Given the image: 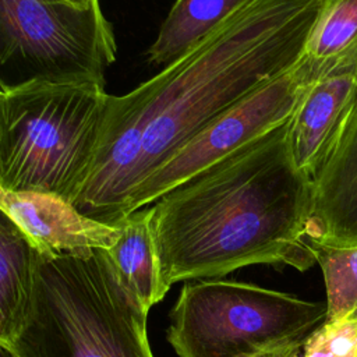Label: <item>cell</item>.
Wrapping results in <instances>:
<instances>
[{
	"instance_id": "1",
	"label": "cell",
	"mask_w": 357,
	"mask_h": 357,
	"mask_svg": "<svg viewBox=\"0 0 357 357\" xmlns=\"http://www.w3.org/2000/svg\"><path fill=\"white\" fill-rule=\"evenodd\" d=\"M324 0H255L124 95H109L91 174L74 201L117 226L134 190L234 103L304 56Z\"/></svg>"
},
{
	"instance_id": "2",
	"label": "cell",
	"mask_w": 357,
	"mask_h": 357,
	"mask_svg": "<svg viewBox=\"0 0 357 357\" xmlns=\"http://www.w3.org/2000/svg\"><path fill=\"white\" fill-rule=\"evenodd\" d=\"M312 181L287 145V123L173 188L152 206L163 296L183 280L250 265L317 264L307 238Z\"/></svg>"
},
{
	"instance_id": "3",
	"label": "cell",
	"mask_w": 357,
	"mask_h": 357,
	"mask_svg": "<svg viewBox=\"0 0 357 357\" xmlns=\"http://www.w3.org/2000/svg\"><path fill=\"white\" fill-rule=\"evenodd\" d=\"M148 312L107 250L40 255L25 319L0 347L13 357H153Z\"/></svg>"
},
{
	"instance_id": "4",
	"label": "cell",
	"mask_w": 357,
	"mask_h": 357,
	"mask_svg": "<svg viewBox=\"0 0 357 357\" xmlns=\"http://www.w3.org/2000/svg\"><path fill=\"white\" fill-rule=\"evenodd\" d=\"M107 100L103 82L0 84V188L74 204L95 163Z\"/></svg>"
},
{
	"instance_id": "5",
	"label": "cell",
	"mask_w": 357,
	"mask_h": 357,
	"mask_svg": "<svg viewBox=\"0 0 357 357\" xmlns=\"http://www.w3.org/2000/svg\"><path fill=\"white\" fill-rule=\"evenodd\" d=\"M166 339L178 357H250L307 342L326 304L227 279L188 280L169 314Z\"/></svg>"
},
{
	"instance_id": "6",
	"label": "cell",
	"mask_w": 357,
	"mask_h": 357,
	"mask_svg": "<svg viewBox=\"0 0 357 357\" xmlns=\"http://www.w3.org/2000/svg\"><path fill=\"white\" fill-rule=\"evenodd\" d=\"M117 45L100 1L0 0V84L103 82Z\"/></svg>"
},
{
	"instance_id": "7",
	"label": "cell",
	"mask_w": 357,
	"mask_h": 357,
	"mask_svg": "<svg viewBox=\"0 0 357 357\" xmlns=\"http://www.w3.org/2000/svg\"><path fill=\"white\" fill-rule=\"evenodd\" d=\"M315 81L317 77L303 56L291 70L220 113L134 190L127 202L126 218L286 124Z\"/></svg>"
},
{
	"instance_id": "8",
	"label": "cell",
	"mask_w": 357,
	"mask_h": 357,
	"mask_svg": "<svg viewBox=\"0 0 357 357\" xmlns=\"http://www.w3.org/2000/svg\"><path fill=\"white\" fill-rule=\"evenodd\" d=\"M357 103V47L328 63L287 121V145L296 169L315 177Z\"/></svg>"
},
{
	"instance_id": "9",
	"label": "cell",
	"mask_w": 357,
	"mask_h": 357,
	"mask_svg": "<svg viewBox=\"0 0 357 357\" xmlns=\"http://www.w3.org/2000/svg\"><path fill=\"white\" fill-rule=\"evenodd\" d=\"M0 209L45 257L110 250L120 236L119 226L88 218L49 192L0 188Z\"/></svg>"
},
{
	"instance_id": "10",
	"label": "cell",
	"mask_w": 357,
	"mask_h": 357,
	"mask_svg": "<svg viewBox=\"0 0 357 357\" xmlns=\"http://www.w3.org/2000/svg\"><path fill=\"white\" fill-rule=\"evenodd\" d=\"M307 238L324 245H357V103L312 178Z\"/></svg>"
},
{
	"instance_id": "11",
	"label": "cell",
	"mask_w": 357,
	"mask_h": 357,
	"mask_svg": "<svg viewBox=\"0 0 357 357\" xmlns=\"http://www.w3.org/2000/svg\"><path fill=\"white\" fill-rule=\"evenodd\" d=\"M255 0H176L146 52L151 66L166 67L229 22Z\"/></svg>"
},
{
	"instance_id": "12",
	"label": "cell",
	"mask_w": 357,
	"mask_h": 357,
	"mask_svg": "<svg viewBox=\"0 0 357 357\" xmlns=\"http://www.w3.org/2000/svg\"><path fill=\"white\" fill-rule=\"evenodd\" d=\"M40 254L26 236L1 213L0 219V343L22 325L33 293Z\"/></svg>"
},
{
	"instance_id": "13",
	"label": "cell",
	"mask_w": 357,
	"mask_h": 357,
	"mask_svg": "<svg viewBox=\"0 0 357 357\" xmlns=\"http://www.w3.org/2000/svg\"><path fill=\"white\" fill-rule=\"evenodd\" d=\"M117 226L120 236L107 252L123 284L145 308L151 310L165 297L152 233V206L128 215Z\"/></svg>"
},
{
	"instance_id": "14",
	"label": "cell",
	"mask_w": 357,
	"mask_h": 357,
	"mask_svg": "<svg viewBox=\"0 0 357 357\" xmlns=\"http://www.w3.org/2000/svg\"><path fill=\"white\" fill-rule=\"evenodd\" d=\"M357 47V0H324L304 59L317 79L321 70Z\"/></svg>"
},
{
	"instance_id": "15",
	"label": "cell",
	"mask_w": 357,
	"mask_h": 357,
	"mask_svg": "<svg viewBox=\"0 0 357 357\" xmlns=\"http://www.w3.org/2000/svg\"><path fill=\"white\" fill-rule=\"evenodd\" d=\"M326 289V319L335 321L357 311V245L335 247L311 243Z\"/></svg>"
},
{
	"instance_id": "16",
	"label": "cell",
	"mask_w": 357,
	"mask_h": 357,
	"mask_svg": "<svg viewBox=\"0 0 357 357\" xmlns=\"http://www.w3.org/2000/svg\"><path fill=\"white\" fill-rule=\"evenodd\" d=\"M304 357H357V318L325 321L307 339Z\"/></svg>"
},
{
	"instance_id": "17",
	"label": "cell",
	"mask_w": 357,
	"mask_h": 357,
	"mask_svg": "<svg viewBox=\"0 0 357 357\" xmlns=\"http://www.w3.org/2000/svg\"><path fill=\"white\" fill-rule=\"evenodd\" d=\"M304 344H305V342L286 343V344H280L276 347L262 350L250 357H298L301 349H304Z\"/></svg>"
},
{
	"instance_id": "18",
	"label": "cell",
	"mask_w": 357,
	"mask_h": 357,
	"mask_svg": "<svg viewBox=\"0 0 357 357\" xmlns=\"http://www.w3.org/2000/svg\"><path fill=\"white\" fill-rule=\"evenodd\" d=\"M67 1H71L74 4H79V6H84V4H88L91 0H67Z\"/></svg>"
},
{
	"instance_id": "19",
	"label": "cell",
	"mask_w": 357,
	"mask_h": 357,
	"mask_svg": "<svg viewBox=\"0 0 357 357\" xmlns=\"http://www.w3.org/2000/svg\"><path fill=\"white\" fill-rule=\"evenodd\" d=\"M0 357H13L6 349H3V347H0Z\"/></svg>"
},
{
	"instance_id": "20",
	"label": "cell",
	"mask_w": 357,
	"mask_h": 357,
	"mask_svg": "<svg viewBox=\"0 0 357 357\" xmlns=\"http://www.w3.org/2000/svg\"><path fill=\"white\" fill-rule=\"evenodd\" d=\"M351 317H356V318H357V311H356V312H354Z\"/></svg>"
}]
</instances>
